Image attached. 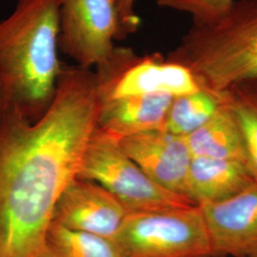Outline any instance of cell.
I'll use <instances>...</instances> for the list:
<instances>
[{
  "instance_id": "obj_1",
  "label": "cell",
  "mask_w": 257,
  "mask_h": 257,
  "mask_svg": "<svg viewBox=\"0 0 257 257\" xmlns=\"http://www.w3.org/2000/svg\"><path fill=\"white\" fill-rule=\"evenodd\" d=\"M101 104L94 72L76 65H63L53 100L37 119L8 103L0 116V257L41 255Z\"/></svg>"
},
{
  "instance_id": "obj_2",
  "label": "cell",
  "mask_w": 257,
  "mask_h": 257,
  "mask_svg": "<svg viewBox=\"0 0 257 257\" xmlns=\"http://www.w3.org/2000/svg\"><path fill=\"white\" fill-rule=\"evenodd\" d=\"M59 0H18L0 21V78L8 101L38 118L55 95L60 61Z\"/></svg>"
},
{
  "instance_id": "obj_3",
  "label": "cell",
  "mask_w": 257,
  "mask_h": 257,
  "mask_svg": "<svg viewBox=\"0 0 257 257\" xmlns=\"http://www.w3.org/2000/svg\"><path fill=\"white\" fill-rule=\"evenodd\" d=\"M167 58L216 94L257 80V0H236L218 19L193 24Z\"/></svg>"
},
{
  "instance_id": "obj_4",
  "label": "cell",
  "mask_w": 257,
  "mask_h": 257,
  "mask_svg": "<svg viewBox=\"0 0 257 257\" xmlns=\"http://www.w3.org/2000/svg\"><path fill=\"white\" fill-rule=\"evenodd\" d=\"M77 177L99 184L131 212L167 211L195 205L152 180L120 147L118 140L98 127L88 141Z\"/></svg>"
},
{
  "instance_id": "obj_5",
  "label": "cell",
  "mask_w": 257,
  "mask_h": 257,
  "mask_svg": "<svg viewBox=\"0 0 257 257\" xmlns=\"http://www.w3.org/2000/svg\"><path fill=\"white\" fill-rule=\"evenodd\" d=\"M113 243L120 257H215L197 205L131 212Z\"/></svg>"
},
{
  "instance_id": "obj_6",
  "label": "cell",
  "mask_w": 257,
  "mask_h": 257,
  "mask_svg": "<svg viewBox=\"0 0 257 257\" xmlns=\"http://www.w3.org/2000/svg\"><path fill=\"white\" fill-rule=\"evenodd\" d=\"M93 72L102 102L143 94L177 97L201 89L184 65L159 53L139 55L128 47L116 45L107 60Z\"/></svg>"
},
{
  "instance_id": "obj_7",
  "label": "cell",
  "mask_w": 257,
  "mask_h": 257,
  "mask_svg": "<svg viewBox=\"0 0 257 257\" xmlns=\"http://www.w3.org/2000/svg\"><path fill=\"white\" fill-rule=\"evenodd\" d=\"M60 52L94 70L124 37L114 0H59Z\"/></svg>"
},
{
  "instance_id": "obj_8",
  "label": "cell",
  "mask_w": 257,
  "mask_h": 257,
  "mask_svg": "<svg viewBox=\"0 0 257 257\" xmlns=\"http://www.w3.org/2000/svg\"><path fill=\"white\" fill-rule=\"evenodd\" d=\"M130 213L99 184L76 176L58 198L53 222L113 241Z\"/></svg>"
},
{
  "instance_id": "obj_9",
  "label": "cell",
  "mask_w": 257,
  "mask_h": 257,
  "mask_svg": "<svg viewBox=\"0 0 257 257\" xmlns=\"http://www.w3.org/2000/svg\"><path fill=\"white\" fill-rule=\"evenodd\" d=\"M215 257H257V181L220 202L199 206Z\"/></svg>"
},
{
  "instance_id": "obj_10",
  "label": "cell",
  "mask_w": 257,
  "mask_h": 257,
  "mask_svg": "<svg viewBox=\"0 0 257 257\" xmlns=\"http://www.w3.org/2000/svg\"><path fill=\"white\" fill-rule=\"evenodd\" d=\"M120 147L159 186L187 196V176L193 156L185 137L165 128L117 139Z\"/></svg>"
},
{
  "instance_id": "obj_11",
  "label": "cell",
  "mask_w": 257,
  "mask_h": 257,
  "mask_svg": "<svg viewBox=\"0 0 257 257\" xmlns=\"http://www.w3.org/2000/svg\"><path fill=\"white\" fill-rule=\"evenodd\" d=\"M174 96L143 94L103 101L97 127L116 139L165 128Z\"/></svg>"
},
{
  "instance_id": "obj_12",
  "label": "cell",
  "mask_w": 257,
  "mask_h": 257,
  "mask_svg": "<svg viewBox=\"0 0 257 257\" xmlns=\"http://www.w3.org/2000/svg\"><path fill=\"white\" fill-rule=\"evenodd\" d=\"M255 181L244 162L193 156L187 176V196L197 206L220 202Z\"/></svg>"
},
{
  "instance_id": "obj_13",
  "label": "cell",
  "mask_w": 257,
  "mask_h": 257,
  "mask_svg": "<svg viewBox=\"0 0 257 257\" xmlns=\"http://www.w3.org/2000/svg\"><path fill=\"white\" fill-rule=\"evenodd\" d=\"M185 138L193 156L236 160L248 165L241 128L224 101L211 119Z\"/></svg>"
},
{
  "instance_id": "obj_14",
  "label": "cell",
  "mask_w": 257,
  "mask_h": 257,
  "mask_svg": "<svg viewBox=\"0 0 257 257\" xmlns=\"http://www.w3.org/2000/svg\"><path fill=\"white\" fill-rule=\"evenodd\" d=\"M40 257H120L113 241L52 222Z\"/></svg>"
},
{
  "instance_id": "obj_15",
  "label": "cell",
  "mask_w": 257,
  "mask_h": 257,
  "mask_svg": "<svg viewBox=\"0 0 257 257\" xmlns=\"http://www.w3.org/2000/svg\"><path fill=\"white\" fill-rule=\"evenodd\" d=\"M222 93L216 94L200 89L174 98L168 114L165 130L177 136L187 137L202 127L220 109Z\"/></svg>"
},
{
  "instance_id": "obj_16",
  "label": "cell",
  "mask_w": 257,
  "mask_h": 257,
  "mask_svg": "<svg viewBox=\"0 0 257 257\" xmlns=\"http://www.w3.org/2000/svg\"><path fill=\"white\" fill-rule=\"evenodd\" d=\"M241 128L248 166L257 181V80L241 83L222 93Z\"/></svg>"
},
{
  "instance_id": "obj_17",
  "label": "cell",
  "mask_w": 257,
  "mask_h": 257,
  "mask_svg": "<svg viewBox=\"0 0 257 257\" xmlns=\"http://www.w3.org/2000/svg\"><path fill=\"white\" fill-rule=\"evenodd\" d=\"M236 0H157V5L189 16L193 24H202L218 19Z\"/></svg>"
},
{
  "instance_id": "obj_18",
  "label": "cell",
  "mask_w": 257,
  "mask_h": 257,
  "mask_svg": "<svg viewBox=\"0 0 257 257\" xmlns=\"http://www.w3.org/2000/svg\"><path fill=\"white\" fill-rule=\"evenodd\" d=\"M138 0H114L120 24L125 38L136 33L140 26V18L137 12Z\"/></svg>"
},
{
  "instance_id": "obj_19",
  "label": "cell",
  "mask_w": 257,
  "mask_h": 257,
  "mask_svg": "<svg viewBox=\"0 0 257 257\" xmlns=\"http://www.w3.org/2000/svg\"><path fill=\"white\" fill-rule=\"evenodd\" d=\"M8 97H7V93L5 91V88H4V85L3 82L0 78V116L2 114V112L5 110V108L7 107L8 105Z\"/></svg>"
}]
</instances>
